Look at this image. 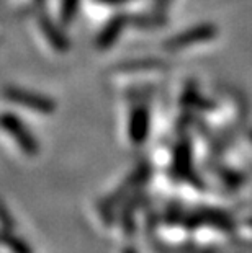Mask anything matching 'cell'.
I'll return each instance as SVG.
<instances>
[{"label": "cell", "mask_w": 252, "mask_h": 253, "mask_svg": "<svg viewBox=\"0 0 252 253\" xmlns=\"http://www.w3.org/2000/svg\"><path fill=\"white\" fill-rule=\"evenodd\" d=\"M0 245L8 247L13 253H33V250L25 244L20 237L13 235L10 232V229L7 230H0Z\"/></svg>", "instance_id": "obj_7"}, {"label": "cell", "mask_w": 252, "mask_h": 253, "mask_svg": "<svg viewBox=\"0 0 252 253\" xmlns=\"http://www.w3.org/2000/svg\"><path fill=\"white\" fill-rule=\"evenodd\" d=\"M80 0H62V8H61V18L64 23H71L74 17L77 15Z\"/></svg>", "instance_id": "obj_9"}, {"label": "cell", "mask_w": 252, "mask_h": 253, "mask_svg": "<svg viewBox=\"0 0 252 253\" xmlns=\"http://www.w3.org/2000/svg\"><path fill=\"white\" fill-rule=\"evenodd\" d=\"M0 222H2L7 229H12L13 227L12 216H10V212L7 211V208H5V204L2 201H0Z\"/></svg>", "instance_id": "obj_10"}, {"label": "cell", "mask_w": 252, "mask_h": 253, "mask_svg": "<svg viewBox=\"0 0 252 253\" xmlns=\"http://www.w3.org/2000/svg\"><path fill=\"white\" fill-rule=\"evenodd\" d=\"M5 96H7L10 101H13V103L31 108L41 113V115H51V113L56 110V103L50 96L20 88V87H8L5 90Z\"/></svg>", "instance_id": "obj_1"}, {"label": "cell", "mask_w": 252, "mask_h": 253, "mask_svg": "<svg viewBox=\"0 0 252 253\" xmlns=\"http://www.w3.org/2000/svg\"><path fill=\"white\" fill-rule=\"evenodd\" d=\"M40 25L45 35L48 38V41L51 42V46L54 47L56 51H67V46H69V41L66 40V36L61 33V30L52 23V21L48 18V17H40Z\"/></svg>", "instance_id": "obj_6"}, {"label": "cell", "mask_w": 252, "mask_h": 253, "mask_svg": "<svg viewBox=\"0 0 252 253\" xmlns=\"http://www.w3.org/2000/svg\"><path fill=\"white\" fill-rule=\"evenodd\" d=\"M216 36V26L211 23H205V25H197L194 28L184 31L179 36L172 38L165 42V49L167 51H180L185 49L187 46L195 44V42H203L208 41L211 38Z\"/></svg>", "instance_id": "obj_3"}, {"label": "cell", "mask_w": 252, "mask_h": 253, "mask_svg": "<svg viewBox=\"0 0 252 253\" xmlns=\"http://www.w3.org/2000/svg\"><path fill=\"white\" fill-rule=\"evenodd\" d=\"M149 132V113L148 108L143 105L133 108L130 118V137L135 144L144 142Z\"/></svg>", "instance_id": "obj_5"}, {"label": "cell", "mask_w": 252, "mask_h": 253, "mask_svg": "<svg viewBox=\"0 0 252 253\" xmlns=\"http://www.w3.org/2000/svg\"><path fill=\"white\" fill-rule=\"evenodd\" d=\"M157 67H164V64L157 61V59H144V61H131L126 64H121V66L118 67V71L133 72V71H139V69H157Z\"/></svg>", "instance_id": "obj_8"}, {"label": "cell", "mask_w": 252, "mask_h": 253, "mask_svg": "<svg viewBox=\"0 0 252 253\" xmlns=\"http://www.w3.org/2000/svg\"><path fill=\"white\" fill-rule=\"evenodd\" d=\"M100 2H105V3H121V2H128V0H100Z\"/></svg>", "instance_id": "obj_11"}, {"label": "cell", "mask_w": 252, "mask_h": 253, "mask_svg": "<svg viewBox=\"0 0 252 253\" xmlns=\"http://www.w3.org/2000/svg\"><path fill=\"white\" fill-rule=\"evenodd\" d=\"M0 126L12 136L17 144L21 147L25 154L36 155L40 150V145L36 142L35 136L28 131V127L25 126V123L17 118L15 115H2L0 116Z\"/></svg>", "instance_id": "obj_2"}, {"label": "cell", "mask_w": 252, "mask_h": 253, "mask_svg": "<svg viewBox=\"0 0 252 253\" xmlns=\"http://www.w3.org/2000/svg\"><path fill=\"white\" fill-rule=\"evenodd\" d=\"M130 21H133V18L128 17V15H116V17L111 18L108 21V25L101 30L100 36L97 38V46L100 49L110 47L118 40V36H120L121 31L126 28V25L130 23Z\"/></svg>", "instance_id": "obj_4"}, {"label": "cell", "mask_w": 252, "mask_h": 253, "mask_svg": "<svg viewBox=\"0 0 252 253\" xmlns=\"http://www.w3.org/2000/svg\"><path fill=\"white\" fill-rule=\"evenodd\" d=\"M251 137H252V132H251Z\"/></svg>", "instance_id": "obj_12"}]
</instances>
